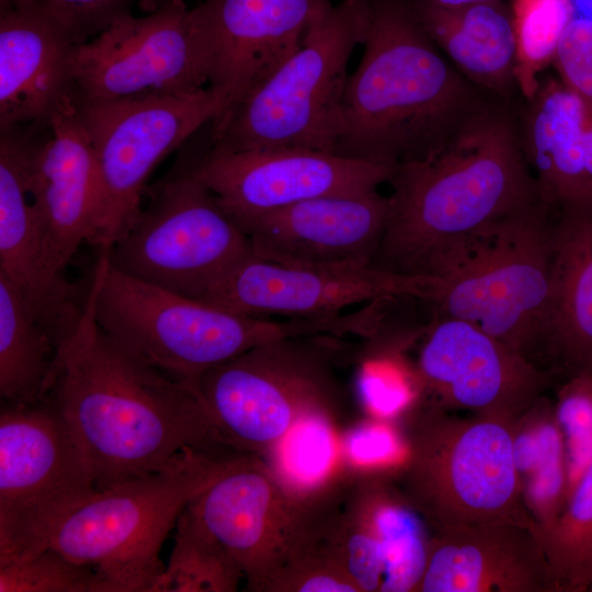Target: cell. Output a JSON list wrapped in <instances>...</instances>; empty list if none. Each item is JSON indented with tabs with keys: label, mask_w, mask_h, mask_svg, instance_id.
<instances>
[{
	"label": "cell",
	"mask_w": 592,
	"mask_h": 592,
	"mask_svg": "<svg viewBox=\"0 0 592 592\" xmlns=\"http://www.w3.org/2000/svg\"><path fill=\"white\" fill-rule=\"evenodd\" d=\"M186 509L241 567L247 591L277 559L295 526L297 501L259 456L240 452Z\"/></svg>",
	"instance_id": "cell-22"
},
{
	"label": "cell",
	"mask_w": 592,
	"mask_h": 592,
	"mask_svg": "<svg viewBox=\"0 0 592 592\" xmlns=\"http://www.w3.org/2000/svg\"><path fill=\"white\" fill-rule=\"evenodd\" d=\"M547 363L557 384L592 375V201L554 210Z\"/></svg>",
	"instance_id": "cell-25"
},
{
	"label": "cell",
	"mask_w": 592,
	"mask_h": 592,
	"mask_svg": "<svg viewBox=\"0 0 592 592\" xmlns=\"http://www.w3.org/2000/svg\"><path fill=\"white\" fill-rule=\"evenodd\" d=\"M407 1L425 33L464 77L496 98L513 101L519 92L516 42L505 0L457 7Z\"/></svg>",
	"instance_id": "cell-26"
},
{
	"label": "cell",
	"mask_w": 592,
	"mask_h": 592,
	"mask_svg": "<svg viewBox=\"0 0 592 592\" xmlns=\"http://www.w3.org/2000/svg\"><path fill=\"white\" fill-rule=\"evenodd\" d=\"M414 368L424 398L513 426L557 384L478 326L451 317H435L426 329Z\"/></svg>",
	"instance_id": "cell-16"
},
{
	"label": "cell",
	"mask_w": 592,
	"mask_h": 592,
	"mask_svg": "<svg viewBox=\"0 0 592 592\" xmlns=\"http://www.w3.org/2000/svg\"><path fill=\"white\" fill-rule=\"evenodd\" d=\"M576 14L592 20V0H573Z\"/></svg>",
	"instance_id": "cell-40"
},
{
	"label": "cell",
	"mask_w": 592,
	"mask_h": 592,
	"mask_svg": "<svg viewBox=\"0 0 592 592\" xmlns=\"http://www.w3.org/2000/svg\"><path fill=\"white\" fill-rule=\"evenodd\" d=\"M369 0L329 3L300 46L236 109L209 144L229 151L284 148L333 151L354 48L362 45ZM209 125V124H208ZM208 129V126H207Z\"/></svg>",
	"instance_id": "cell-7"
},
{
	"label": "cell",
	"mask_w": 592,
	"mask_h": 592,
	"mask_svg": "<svg viewBox=\"0 0 592 592\" xmlns=\"http://www.w3.org/2000/svg\"><path fill=\"white\" fill-rule=\"evenodd\" d=\"M524 101L520 139L542 201L551 208L592 201V126L580 101L550 76Z\"/></svg>",
	"instance_id": "cell-24"
},
{
	"label": "cell",
	"mask_w": 592,
	"mask_h": 592,
	"mask_svg": "<svg viewBox=\"0 0 592 592\" xmlns=\"http://www.w3.org/2000/svg\"><path fill=\"white\" fill-rule=\"evenodd\" d=\"M244 573L186 508L175 524L174 544L151 592H234Z\"/></svg>",
	"instance_id": "cell-31"
},
{
	"label": "cell",
	"mask_w": 592,
	"mask_h": 592,
	"mask_svg": "<svg viewBox=\"0 0 592 592\" xmlns=\"http://www.w3.org/2000/svg\"><path fill=\"white\" fill-rule=\"evenodd\" d=\"M75 104L96 162L100 217L91 246L107 251L139 214L153 169L212 123L219 104L208 87L180 95Z\"/></svg>",
	"instance_id": "cell-12"
},
{
	"label": "cell",
	"mask_w": 592,
	"mask_h": 592,
	"mask_svg": "<svg viewBox=\"0 0 592 592\" xmlns=\"http://www.w3.org/2000/svg\"><path fill=\"white\" fill-rule=\"evenodd\" d=\"M56 344L19 289L0 274L1 402L34 405L52 388Z\"/></svg>",
	"instance_id": "cell-29"
},
{
	"label": "cell",
	"mask_w": 592,
	"mask_h": 592,
	"mask_svg": "<svg viewBox=\"0 0 592 592\" xmlns=\"http://www.w3.org/2000/svg\"><path fill=\"white\" fill-rule=\"evenodd\" d=\"M557 386L554 410L566 445L570 493L592 463V375H574Z\"/></svg>",
	"instance_id": "cell-36"
},
{
	"label": "cell",
	"mask_w": 592,
	"mask_h": 592,
	"mask_svg": "<svg viewBox=\"0 0 592 592\" xmlns=\"http://www.w3.org/2000/svg\"><path fill=\"white\" fill-rule=\"evenodd\" d=\"M90 287L96 322L111 339L196 388L205 372L250 349L321 331L317 318L242 315L146 283L114 269L104 251Z\"/></svg>",
	"instance_id": "cell-5"
},
{
	"label": "cell",
	"mask_w": 592,
	"mask_h": 592,
	"mask_svg": "<svg viewBox=\"0 0 592 592\" xmlns=\"http://www.w3.org/2000/svg\"><path fill=\"white\" fill-rule=\"evenodd\" d=\"M207 125L179 155L234 220L317 196L377 190L395 170L311 149L223 150L209 144Z\"/></svg>",
	"instance_id": "cell-13"
},
{
	"label": "cell",
	"mask_w": 592,
	"mask_h": 592,
	"mask_svg": "<svg viewBox=\"0 0 592 592\" xmlns=\"http://www.w3.org/2000/svg\"><path fill=\"white\" fill-rule=\"evenodd\" d=\"M48 125L0 128V274L26 299L57 350L81 318L86 297L65 276L44 265L42 242L30 196L33 159Z\"/></svg>",
	"instance_id": "cell-18"
},
{
	"label": "cell",
	"mask_w": 592,
	"mask_h": 592,
	"mask_svg": "<svg viewBox=\"0 0 592 592\" xmlns=\"http://www.w3.org/2000/svg\"><path fill=\"white\" fill-rule=\"evenodd\" d=\"M430 1L439 5H444V7H457V5L473 2L471 0H430Z\"/></svg>",
	"instance_id": "cell-42"
},
{
	"label": "cell",
	"mask_w": 592,
	"mask_h": 592,
	"mask_svg": "<svg viewBox=\"0 0 592 592\" xmlns=\"http://www.w3.org/2000/svg\"><path fill=\"white\" fill-rule=\"evenodd\" d=\"M75 100L114 102L187 94L207 78L198 38L184 1L145 16L128 15L79 44L73 60Z\"/></svg>",
	"instance_id": "cell-14"
},
{
	"label": "cell",
	"mask_w": 592,
	"mask_h": 592,
	"mask_svg": "<svg viewBox=\"0 0 592 592\" xmlns=\"http://www.w3.org/2000/svg\"><path fill=\"white\" fill-rule=\"evenodd\" d=\"M539 537L553 592H589L592 587V463L573 485L557 520Z\"/></svg>",
	"instance_id": "cell-32"
},
{
	"label": "cell",
	"mask_w": 592,
	"mask_h": 592,
	"mask_svg": "<svg viewBox=\"0 0 592 592\" xmlns=\"http://www.w3.org/2000/svg\"><path fill=\"white\" fill-rule=\"evenodd\" d=\"M342 468L351 474L392 473L405 455L397 423L372 418L340 435Z\"/></svg>",
	"instance_id": "cell-37"
},
{
	"label": "cell",
	"mask_w": 592,
	"mask_h": 592,
	"mask_svg": "<svg viewBox=\"0 0 592 592\" xmlns=\"http://www.w3.org/2000/svg\"><path fill=\"white\" fill-rule=\"evenodd\" d=\"M335 411L301 417L260 459L285 493L301 501L329 485L343 470Z\"/></svg>",
	"instance_id": "cell-30"
},
{
	"label": "cell",
	"mask_w": 592,
	"mask_h": 592,
	"mask_svg": "<svg viewBox=\"0 0 592 592\" xmlns=\"http://www.w3.org/2000/svg\"><path fill=\"white\" fill-rule=\"evenodd\" d=\"M396 423L405 455L391 475L430 531L515 523L539 532L520 491L513 425L426 398Z\"/></svg>",
	"instance_id": "cell-4"
},
{
	"label": "cell",
	"mask_w": 592,
	"mask_h": 592,
	"mask_svg": "<svg viewBox=\"0 0 592 592\" xmlns=\"http://www.w3.org/2000/svg\"><path fill=\"white\" fill-rule=\"evenodd\" d=\"M553 221L542 201L486 229L442 274L436 317L471 322L549 372Z\"/></svg>",
	"instance_id": "cell-8"
},
{
	"label": "cell",
	"mask_w": 592,
	"mask_h": 592,
	"mask_svg": "<svg viewBox=\"0 0 592 592\" xmlns=\"http://www.w3.org/2000/svg\"><path fill=\"white\" fill-rule=\"evenodd\" d=\"M371 267L440 277L498 220L542 202L512 101L492 99L433 156L395 168Z\"/></svg>",
	"instance_id": "cell-2"
},
{
	"label": "cell",
	"mask_w": 592,
	"mask_h": 592,
	"mask_svg": "<svg viewBox=\"0 0 592 592\" xmlns=\"http://www.w3.org/2000/svg\"><path fill=\"white\" fill-rule=\"evenodd\" d=\"M78 45L47 0L0 11V128L50 123L75 95Z\"/></svg>",
	"instance_id": "cell-21"
},
{
	"label": "cell",
	"mask_w": 592,
	"mask_h": 592,
	"mask_svg": "<svg viewBox=\"0 0 592 592\" xmlns=\"http://www.w3.org/2000/svg\"><path fill=\"white\" fill-rule=\"evenodd\" d=\"M589 592H592V587L590 588Z\"/></svg>",
	"instance_id": "cell-44"
},
{
	"label": "cell",
	"mask_w": 592,
	"mask_h": 592,
	"mask_svg": "<svg viewBox=\"0 0 592 592\" xmlns=\"http://www.w3.org/2000/svg\"><path fill=\"white\" fill-rule=\"evenodd\" d=\"M95 491L75 434L49 400L1 402L0 567L46 548L57 523Z\"/></svg>",
	"instance_id": "cell-10"
},
{
	"label": "cell",
	"mask_w": 592,
	"mask_h": 592,
	"mask_svg": "<svg viewBox=\"0 0 592 592\" xmlns=\"http://www.w3.org/2000/svg\"><path fill=\"white\" fill-rule=\"evenodd\" d=\"M362 45L334 155L392 168L424 160L496 98L451 64L407 0H369Z\"/></svg>",
	"instance_id": "cell-3"
},
{
	"label": "cell",
	"mask_w": 592,
	"mask_h": 592,
	"mask_svg": "<svg viewBox=\"0 0 592 592\" xmlns=\"http://www.w3.org/2000/svg\"><path fill=\"white\" fill-rule=\"evenodd\" d=\"M345 490L349 503L382 545L380 592H417L426 567L430 530L391 473L350 474Z\"/></svg>",
	"instance_id": "cell-27"
},
{
	"label": "cell",
	"mask_w": 592,
	"mask_h": 592,
	"mask_svg": "<svg viewBox=\"0 0 592 592\" xmlns=\"http://www.w3.org/2000/svg\"><path fill=\"white\" fill-rule=\"evenodd\" d=\"M46 399L75 434L96 490L170 468L190 449L229 446L198 388L100 328L90 286L77 328L57 350Z\"/></svg>",
	"instance_id": "cell-1"
},
{
	"label": "cell",
	"mask_w": 592,
	"mask_h": 592,
	"mask_svg": "<svg viewBox=\"0 0 592 592\" xmlns=\"http://www.w3.org/2000/svg\"><path fill=\"white\" fill-rule=\"evenodd\" d=\"M240 452L190 449L170 468L96 490L57 523L47 547L93 568L99 592H151L179 516Z\"/></svg>",
	"instance_id": "cell-6"
},
{
	"label": "cell",
	"mask_w": 592,
	"mask_h": 592,
	"mask_svg": "<svg viewBox=\"0 0 592 592\" xmlns=\"http://www.w3.org/2000/svg\"><path fill=\"white\" fill-rule=\"evenodd\" d=\"M417 592H553L539 532L515 523L430 531Z\"/></svg>",
	"instance_id": "cell-23"
},
{
	"label": "cell",
	"mask_w": 592,
	"mask_h": 592,
	"mask_svg": "<svg viewBox=\"0 0 592 592\" xmlns=\"http://www.w3.org/2000/svg\"><path fill=\"white\" fill-rule=\"evenodd\" d=\"M330 0H204L190 9L207 87L219 104V133L239 104L301 44Z\"/></svg>",
	"instance_id": "cell-15"
},
{
	"label": "cell",
	"mask_w": 592,
	"mask_h": 592,
	"mask_svg": "<svg viewBox=\"0 0 592 592\" xmlns=\"http://www.w3.org/2000/svg\"><path fill=\"white\" fill-rule=\"evenodd\" d=\"M249 591L360 592L315 537L298 524L282 554Z\"/></svg>",
	"instance_id": "cell-34"
},
{
	"label": "cell",
	"mask_w": 592,
	"mask_h": 592,
	"mask_svg": "<svg viewBox=\"0 0 592 592\" xmlns=\"http://www.w3.org/2000/svg\"><path fill=\"white\" fill-rule=\"evenodd\" d=\"M30 196L44 265L52 275L62 277L81 244H91L100 217L94 150L73 98L54 114L35 152Z\"/></svg>",
	"instance_id": "cell-20"
},
{
	"label": "cell",
	"mask_w": 592,
	"mask_h": 592,
	"mask_svg": "<svg viewBox=\"0 0 592 592\" xmlns=\"http://www.w3.org/2000/svg\"><path fill=\"white\" fill-rule=\"evenodd\" d=\"M0 592H99L93 568L46 547L0 567Z\"/></svg>",
	"instance_id": "cell-35"
},
{
	"label": "cell",
	"mask_w": 592,
	"mask_h": 592,
	"mask_svg": "<svg viewBox=\"0 0 592 592\" xmlns=\"http://www.w3.org/2000/svg\"><path fill=\"white\" fill-rule=\"evenodd\" d=\"M173 1H184V0H140L138 5L141 8V10L149 13Z\"/></svg>",
	"instance_id": "cell-41"
},
{
	"label": "cell",
	"mask_w": 592,
	"mask_h": 592,
	"mask_svg": "<svg viewBox=\"0 0 592 592\" xmlns=\"http://www.w3.org/2000/svg\"><path fill=\"white\" fill-rule=\"evenodd\" d=\"M443 280L367 267H307L253 253L230 267L198 300L253 317L314 318L350 306L413 297L432 301Z\"/></svg>",
	"instance_id": "cell-17"
},
{
	"label": "cell",
	"mask_w": 592,
	"mask_h": 592,
	"mask_svg": "<svg viewBox=\"0 0 592 592\" xmlns=\"http://www.w3.org/2000/svg\"><path fill=\"white\" fill-rule=\"evenodd\" d=\"M509 4L516 42L515 80L528 100L538 89L540 73L551 65L576 10L573 0H511Z\"/></svg>",
	"instance_id": "cell-33"
},
{
	"label": "cell",
	"mask_w": 592,
	"mask_h": 592,
	"mask_svg": "<svg viewBox=\"0 0 592 592\" xmlns=\"http://www.w3.org/2000/svg\"><path fill=\"white\" fill-rule=\"evenodd\" d=\"M25 0H0V11L5 10L14 4Z\"/></svg>",
	"instance_id": "cell-43"
},
{
	"label": "cell",
	"mask_w": 592,
	"mask_h": 592,
	"mask_svg": "<svg viewBox=\"0 0 592 592\" xmlns=\"http://www.w3.org/2000/svg\"><path fill=\"white\" fill-rule=\"evenodd\" d=\"M321 338L265 343L201 376L198 390L226 444L260 456L305 414L335 411L340 389Z\"/></svg>",
	"instance_id": "cell-11"
},
{
	"label": "cell",
	"mask_w": 592,
	"mask_h": 592,
	"mask_svg": "<svg viewBox=\"0 0 592 592\" xmlns=\"http://www.w3.org/2000/svg\"><path fill=\"white\" fill-rule=\"evenodd\" d=\"M551 65L558 79L582 104L592 126V20L576 14L566 27Z\"/></svg>",
	"instance_id": "cell-38"
},
{
	"label": "cell",
	"mask_w": 592,
	"mask_h": 592,
	"mask_svg": "<svg viewBox=\"0 0 592 592\" xmlns=\"http://www.w3.org/2000/svg\"><path fill=\"white\" fill-rule=\"evenodd\" d=\"M145 196L132 226L104 251L114 269L198 299L252 253L244 231L180 155Z\"/></svg>",
	"instance_id": "cell-9"
},
{
	"label": "cell",
	"mask_w": 592,
	"mask_h": 592,
	"mask_svg": "<svg viewBox=\"0 0 592 592\" xmlns=\"http://www.w3.org/2000/svg\"><path fill=\"white\" fill-rule=\"evenodd\" d=\"M388 197L329 194L235 220L257 258L294 266L367 267L382 241Z\"/></svg>",
	"instance_id": "cell-19"
},
{
	"label": "cell",
	"mask_w": 592,
	"mask_h": 592,
	"mask_svg": "<svg viewBox=\"0 0 592 592\" xmlns=\"http://www.w3.org/2000/svg\"><path fill=\"white\" fill-rule=\"evenodd\" d=\"M78 44L132 15L140 0H47Z\"/></svg>",
	"instance_id": "cell-39"
},
{
	"label": "cell",
	"mask_w": 592,
	"mask_h": 592,
	"mask_svg": "<svg viewBox=\"0 0 592 592\" xmlns=\"http://www.w3.org/2000/svg\"><path fill=\"white\" fill-rule=\"evenodd\" d=\"M514 462L525 508L539 527L548 528L569 496L565 440L554 402L540 397L513 428Z\"/></svg>",
	"instance_id": "cell-28"
}]
</instances>
